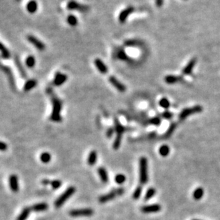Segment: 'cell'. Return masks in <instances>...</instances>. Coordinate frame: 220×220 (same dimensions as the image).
Returning <instances> with one entry per match:
<instances>
[{
	"label": "cell",
	"mask_w": 220,
	"mask_h": 220,
	"mask_svg": "<svg viewBox=\"0 0 220 220\" xmlns=\"http://www.w3.org/2000/svg\"><path fill=\"white\" fill-rule=\"evenodd\" d=\"M162 116L166 119H171V118H172V116H173V114L170 112V111H165L163 113H162Z\"/></svg>",
	"instance_id": "obj_40"
},
{
	"label": "cell",
	"mask_w": 220,
	"mask_h": 220,
	"mask_svg": "<svg viewBox=\"0 0 220 220\" xmlns=\"http://www.w3.org/2000/svg\"><path fill=\"white\" fill-rule=\"evenodd\" d=\"M27 39L29 43L32 44L38 50L44 51L46 49V46L43 43V42H42L40 39L34 37V35H28L27 37Z\"/></svg>",
	"instance_id": "obj_9"
},
{
	"label": "cell",
	"mask_w": 220,
	"mask_h": 220,
	"mask_svg": "<svg viewBox=\"0 0 220 220\" xmlns=\"http://www.w3.org/2000/svg\"><path fill=\"white\" fill-rule=\"evenodd\" d=\"M97 160H98V154H97L96 151L92 150L89 154H88V160H87L88 165L93 166L94 165H96Z\"/></svg>",
	"instance_id": "obj_21"
},
{
	"label": "cell",
	"mask_w": 220,
	"mask_h": 220,
	"mask_svg": "<svg viewBox=\"0 0 220 220\" xmlns=\"http://www.w3.org/2000/svg\"><path fill=\"white\" fill-rule=\"evenodd\" d=\"M115 129L117 132V134H123V132L125 131V128L121 125L118 119H116L115 121Z\"/></svg>",
	"instance_id": "obj_36"
},
{
	"label": "cell",
	"mask_w": 220,
	"mask_h": 220,
	"mask_svg": "<svg viewBox=\"0 0 220 220\" xmlns=\"http://www.w3.org/2000/svg\"><path fill=\"white\" fill-rule=\"evenodd\" d=\"M196 63H197L196 58L192 59V60L188 62V65L185 66V68L183 69V75H190V74L192 73V72L193 68L195 67Z\"/></svg>",
	"instance_id": "obj_17"
},
{
	"label": "cell",
	"mask_w": 220,
	"mask_h": 220,
	"mask_svg": "<svg viewBox=\"0 0 220 220\" xmlns=\"http://www.w3.org/2000/svg\"><path fill=\"white\" fill-rule=\"evenodd\" d=\"M94 65L98 70L99 71L100 73L105 75L108 72V67L106 65V64L103 62L101 59L97 58L94 60Z\"/></svg>",
	"instance_id": "obj_16"
},
{
	"label": "cell",
	"mask_w": 220,
	"mask_h": 220,
	"mask_svg": "<svg viewBox=\"0 0 220 220\" xmlns=\"http://www.w3.org/2000/svg\"><path fill=\"white\" fill-rule=\"evenodd\" d=\"M42 184L44 185V186H47V185H51V181L48 179H44V180H42Z\"/></svg>",
	"instance_id": "obj_43"
},
{
	"label": "cell",
	"mask_w": 220,
	"mask_h": 220,
	"mask_svg": "<svg viewBox=\"0 0 220 220\" xmlns=\"http://www.w3.org/2000/svg\"><path fill=\"white\" fill-rule=\"evenodd\" d=\"M66 22L71 27H75L78 24V19L75 15L70 14L66 18Z\"/></svg>",
	"instance_id": "obj_28"
},
{
	"label": "cell",
	"mask_w": 220,
	"mask_h": 220,
	"mask_svg": "<svg viewBox=\"0 0 220 220\" xmlns=\"http://www.w3.org/2000/svg\"><path fill=\"white\" fill-rule=\"evenodd\" d=\"M159 105H160L161 107L163 108V109H167L170 106V103L167 98L163 97L161 99H160V101H159Z\"/></svg>",
	"instance_id": "obj_33"
},
{
	"label": "cell",
	"mask_w": 220,
	"mask_h": 220,
	"mask_svg": "<svg viewBox=\"0 0 220 220\" xmlns=\"http://www.w3.org/2000/svg\"><path fill=\"white\" fill-rule=\"evenodd\" d=\"M6 149H7V144L1 142V144H0V149L1 150V152H4V151L6 150Z\"/></svg>",
	"instance_id": "obj_42"
},
{
	"label": "cell",
	"mask_w": 220,
	"mask_h": 220,
	"mask_svg": "<svg viewBox=\"0 0 220 220\" xmlns=\"http://www.w3.org/2000/svg\"><path fill=\"white\" fill-rule=\"evenodd\" d=\"M204 195V189L202 187H198L193 192L192 197L195 200H200Z\"/></svg>",
	"instance_id": "obj_25"
},
{
	"label": "cell",
	"mask_w": 220,
	"mask_h": 220,
	"mask_svg": "<svg viewBox=\"0 0 220 220\" xmlns=\"http://www.w3.org/2000/svg\"><path fill=\"white\" fill-rule=\"evenodd\" d=\"M75 192V188L74 187H69L68 188H67L65 190V192L63 194L60 195L58 198L56 199L55 202H54V206L56 208H60L61 207L63 204H64V203L67 200L69 199L72 195Z\"/></svg>",
	"instance_id": "obj_3"
},
{
	"label": "cell",
	"mask_w": 220,
	"mask_h": 220,
	"mask_svg": "<svg viewBox=\"0 0 220 220\" xmlns=\"http://www.w3.org/2000/svg\"><path fill=\"white\" fill-rule=\"evenodd\" d=\"M69 215L73 217H79V216H91L93 214V210L90 208L84 209H72L69 211Z\"/></svg>",
	"instance_id": "obj_7"
},
{
	"label": "cell",
	"mask_w": 220,
	"mask_h": 220,
	"mask_svg": "<svg viewBox=\"0 0 220 220\" xmlns=\"http://www.w3.org/2000/svg\"><path fill=\"white\" fill-rule=\"evenodd\" d=\"M164 0H155V4L157 7H161L163 4Z\"/></svg>",
	"instance_id": "obj_44"
},
{
	"label": "cell",
	"mask_w": 220,
	"mask_h": 220,
	"mask_svg": "<svg viewBox=\"0 0 220 220\" xmlns=\"http://www.w3.org/2000/svg\"><path fill=\"white\" fill-rule=\"evenodd\" d=\"M139 180L141 185H145L148 181L147 160L145 157H141L139 163Z\"/></svg>",
	"instance_id": "obj_2"
},
{
	"label": "cell",
	"mask_w": 220,
	"mask_h": 220,
	"mask_svg": "<svg viewBox=\"0 0 220 220\" xmlns=\"http://www.w3.org/2000/svg\"><path fill=\"white\" fill-rule=\"evenodd\" d=\"M52 104V113L51 114V119L55 122H59L61 121V111L62 104L61 101L56 97H53L51 98Z\"/></svg>",
	"instance_id": "obj_1"
},
{
	"label": "cell",
	"mask_w": 220,
	"mask_h": 220,
	"mask_svg": "<svg viewBox=\"0 0 220 220\" xmlns=\"http://www.w3.org/2000/svg\"><path fill=\"white\" fill-rule=\"evenodd\" d=\"M113 134H114V129L112 127L108 128L107 132H106V136H107V137L111 138L113 136Z\"/></svg>",
	"instance_id": "obj_41"
},
{
	"label": "cell",
	"mask_w": 220,
	"mask_h": 220,
	"mask_svg": "<svg viewBox=\"0 0 220 220\" xmlns=\"http://www.w3.org/2000/svg\"><path fill=\"white\" fill-rule=\"evenodd\" d=\"M51 160V156L49 152H43L40 155V160L44 164H48Z\"/></svg>",
	"instance_id": "obj_32"
},
{
	"label": "cell",
	"mask_w": 220,
	"mask_h": 220,
	"mask_svg": "<svg viewBox=\"0 0 220 220\" xmlns=\"http://www.w3.org/2000/svg\"><path fill=\"white\" fill-rule=\"evenodd\" d=\"M51 186L54 189H57L61 186V182L59 181V180H53V181L51 182Z\"/></svg>",
	"instance_id": "obj_39"
},
{
	"label": "cell",
	"mask_w": 220,
	"mask_h": 220,
	"mask_svg": "<svg viewBox=\"0 0 220 220\" xmlns=\"http://www.w3.org/2000/svg\"><path fill=\"white\" fill-rule=\"evenodd\" d=\"M98 174L103 183H108V181H109V177H108L107 171H106L104 167H99L98 169Z\"/></svg>",
	"instance_id": "obj_18"
},
{
	"label": "cell",
	"mask_w": 220,
	"mask_h": 220,
	"mask_svg": "<svg viewBox=\"0 0 220 220\" xmlns=\"http://www.w3.org/2000/svg\"><path fill=\"white\" fill-rule=\"evenodd\" d=\"M149 123L151 124H152V125L159 126V125H160V124H161V119H160V118H159V117L151 118L150 120H149Z\"/></svg>",
	"instance_id": "obj_38"
},
{
	"label": "cell",
	"mask_w": 220,
	"mask_h": 220,
	"mask_svg": "<svg viewBox=\"0 0 220 220\" xmlns=\"http://www.w3.org/2000/svg\"><path fill=\"white\" fill-rule=\"evenodd\" d=\"M124 193V189L123 187H119V188L114 189L112 191L110 192L109 193L106 194L101 195L98 198V201L101 204H105L108 202L111 201L114 199L115 198L117 197L118 196H121Z\"/></svg>",
	"instance_id": "obj_4"
},
{
	"label": "cell",
	"mask_w": 220,
	"mask_h": 220,
	"mask_svg": "<svg viewBox=\"0 0 220 220\" xmlns=\"http://www.w3.org/2000/svg\"><path fill=\"white\" fill-rule=\"evenodd\" d=\"M202 111V106H200V105H197V106H192V107L186 108V109H183L181 111L179 116V119L180 121H183L186 119L188 116H189L191 114H197V113H200Z\"/></svg>",
	"instance_id": "obj_6"
},
{
	"label": "cell",
	"mask_w": 220,
	"mask_h": 220,
	"mask_svg": "<svg viewBox=\"0 0 220 220\" xmlns=\"http://www.w3.org/2000/svg\"><path fill=\"white\" fill-rule=\"evenodd\" d=\"M126 180V177L123 174H118L115 177V181L118 185H123Z\"/></svg>",
	"instance_id": "obj_35"
},
{
	"label": "cell",
	"mask_w": 220,
	"mask_h": 220,
	"mask_svg": "<svg viewBox=\"0 0 220 220\" xmlns=\"http://www.w3.org/2000/svg\"><path fill=\"white\" fill-rule=\"evenodd\" d=\"M9 185L10 189L13 192H18L19 190V179L16 175H10L9 178Z\"/></svg>",
	"instance_id": "obj_12"
},
{
	"label": "cell",
	"mask_w": 220,
	"mask_h": 220,
	"mask_svg": "<svg viewBox=\"0 0 220 220\" xmlns=\"http://www.w3.org/2000/svg\"><path fill=\"white\" fill-rule=\"evenodd\" d=\"M134 11L135 8L132 6H128V7L126 8L123 10L121 11V12L119 14V16H118V21H119V22L121 23V24H123V23L126 22L129 16L132 13H133Z\"/></svg>",
	"instance_id": "obj_10"
},
{
	"label": "cell",
	"mask_w": 220,
	"mask_h": 220,
	"mask_svg": "<svg viewBox=\"0 0 220 220\" xmlns=\"http://www.w3.org/2000/svg\"><path fill=\"white\" fill-rule=\"evenodd\" d=\"M31 207H25L16 218V220H27L31 212Z\"/></svg>",
	"instance_id": "obj_22"
},
{
	"label": "cell",
	"mask_w": 220,
	"mask_h": 220,
	"mask_svg": "<svg viewBox=\"0 0 220 220\" xmlns=\"http://www.w3.org/2000/svg\"><path fill=\"white\" fill-rule=\"evenodd\" d=\"M37 85V81L35 79H29L24 84V92H29L34 89Z\"/></svg>",
	"instance_id": "obj_23"
},
{
	"label": "cell",
	"mask_w": 220,
	"mask_h": 220,
	"mask_svg": "<svg viewBox=\"0 0 220 220\" xmlns=\"http://www.w3.org/2000/svg\"><path fill=\"white\" fill-rule=\"evenodd\" d=\"M0 49H1V58L4 59V60H9V59L11 57V54H10V52H9V50L6 48L3 43H1V47H0Z\"/></svg>",
	"instance_id": "obj_24"
},
{
	"label": "cell",
	"mask_w": 220,
	"mask_h": 220,
	"mask_svg": "<svg viewBox=\"0 0 220 220\" xmlns=\"http://www.w3.org/2000/svg\"><path fill=\"white\" fill-rule=\"evenodd\" d=\"M48 208H49V205L47 204V203L42 202V203H38V204H34L32 207H31V209H32V211L39 212V211H46V210L48 209Z\"/></svg>",
	"instance_id": "obj_19"
},
{
	"label": "cell",
	"mask_w": 220,
	"mask_h": 220,
	"mask_svg": "<svg viewBox=\"0 0 220 220\" xmlns=\"http://www.w3.org/2000/svg\"><path fill=\"white\" fill-rule=\"evenodd\" d=\"M67 79H68L67 75L61 73V72H56L55 75V77H54L53 84L55 86L60 87L66 82Z\"/></svg>",
	"instance_id": "obj_15"
},
{
	"label": "cell",
	"mask_w": 220,
	"mask_h": 220,
	"mask_svg": "<svg viewBox=\"0 0 220 220\" xmlns=\"http://www.w3.org/2000/svg\"><path fill=\"white\" fill-rule=\"evenodd\" d=\"M155 194H156L155 189L152 188V187H151V188H149L147 190V192H146L144 199H145V201H148V200H150L151 198H152L154 196H155Z\"/></svg>",
	"instance_id": "obj_31"
},
{
	"label": "cell",
	"mask_w": 220,
	"mask_h": 220,
	"mask_svg": "<svg viewBox=\"0 0 220 220\" xmlns=\"http://www.w3.org/2000/svg\"><path fill=\"white\" fill-rule=\"evenodd\" d=\"M25 64L27 65V67H29V68H33V67L35 66L36 64L35 57L32 55L28 56L25 60Z\"/></svg>",
	"instance_id": "obj_29"
},
{
	"label": "cell",
	"mask_w": 220,
	"mask_h": 220,
	"mask_svg": "<svg viewBox=\"0 0 220 220\" xmlns=\"http://www.w3.org/2000/svg\"><path fill=\"white\" fill-rule=\"evenodd\" d=\"M164 80L168 84H173L177 83L180 80V78L178 77L174 76V75H167L165 77Z\"/></svg>",
	"instance_id": "obj_27"
},
{
	"label": "cell",
	"mask_w": 220,
	"mask_h": 220,
	"mask_svg": "<svg viewBox=\"0 0 220 220\" xmlns=\"http://www.w3.org/2000/svg\"><path fill=\"white\" fill-rule=\"evenodd\" d=\"M159 153H160L162 157H167V156L170 154V147L167 145H165V144L162 145L161 147H160V149H159Z\"/></svg>",
	"instance_id": "obj_30"
},
{
	"label": "cell",
	"mask_w": 220,
	"mask_h": 220,
	"mask_svg": "<svg viewBox=\"0 0 220 220\" xmlns=\"http://www.w3.org/2000/svg\"><path fill=\"white\" fill-rule=\"evenodd\" d=\"M108 81L120 92H124L126 91V87L114 76H111L108 78Z\"/></svg>",
	"instance_id": "obj_11"
},
{
	"label": "cell",
	"mask_w": 220,
	"mask_h": 220,
	"mask_svg": "<svg viewBox=\"0 0 220 220\" xmlns=\"http://www.w3.org/2000/svg\"><path fill=\"white\" fill-rule=\"evenodd\" d=\"M66 7L68 10H75L80 12H87L90 9L89 6L78 3L74 0H71L68 1Z\"/></svg>",
	"instance_id": "obj_5"
},
{
	"label": "cell",
	"mask_w": 220,
	"mask_h": 220,
	"mask_svg": "<svg viewBox=\"0 0 220 220\" xmlns=\"http://www.w3.org/2000/svg\"><path fill=\"white\" fill-rule=\"evenodd\" d=\"M1 70H2L3 72L5 74V75L7 77L8 82H9V85H10L11 89L13 90H15L16 89V83H15V79H14V74H13L12 71L9 67L6 66V65H1Z\"/></svg>",
	"instance_id": "obj_8"
},
{
	"label": "cell",
	"mask_w": 220,
	"mask_h": 220,
	"mask_svg": "<svg viewBox=\"0 0 220 220\" xmlns=\"http://www.w3.org/2000/svg\"><path fill=\"white\" fill-rule=\"evenodd\" d=\"M193 220H198V219H193Z\"/></svg>",
	"instance_id": "obj_45"
},
{
	"label": "cell",
	"mask_w": 220,
	"mask_h": 220,
	"mask_svg": "<svg viewBox=\"0 0 220 220\" xmlns=\"http://www.w3.org/2000/svg\"><path fill=\"white\" fill-rule=\"evenodd\" d=\"M176 127H177L176 123H172V124H170V127H169L168 129L167 130V132L165 133V137H170V136L172 135V133H173L174 131H175V128H176Z\"/></svg>",
	"instance_id": "obj_37"
},
{
	"label": "cell",
	"mask_w": 220,
	"mask_h": 220,
	"mask_svg": "<svg viewBox=\"0 0 220 220\" xmlns=\"http://www.w3.org/2000/svg\"><path fill=\"white\" fill-rule=\"evenodd\" d=\"M142 186H140L137 187V188L135 189L134 192L133 194V198L134 199L137 200L141 196V194H142Z\"/></svg>",
	"instance_id": "obj_34"
},
{
	"label": "cell",
	"mask_w": 220,
	"mask_h": 220,
	"mask_svg": "<svg viewBox=\"0 0 220 220\" xmlns=\"http://www.w3.org/2000/svg\"><path fill=\"white\" fill-rule=\"evenodd\" d=\"M14 64H15L16 69H17L18 71H19L21 77H22L23 79L27 78V72H26V70H25V69H24V67H23L19 56H17L16 55H14Z\"/></svg>",
	"instance_id": "obj_14"
},
{
	"label": "cell",
	"mask_w": 220,
	"mask_h": 220,
	"mask_svg": "<svg viewBox=\"0 0 220 220\" xmlns=\"http://www.w3.org/2000/svg\"><path fill=\"white\" fill-rule=\"evenodd\" d=\"M38 9V4L36 0H30L27 4V10L30 14H34Z\"/></svg>",
	"instance_id": "obj_20"
},
{
	"label": "cell",
	"mask_w": 220,
	"mask_h": 220,
	"mask_svg": "<svg viewBox=\"0 0 220 220\" xmlns=\"http://www.w3.org/2000/svg\"><path fill=\"white\" fill-rule=\"evenodd\" d=\"M161 210V206L157 204H154L150 205H145L141 207V211L145 214H148V213H155L158 212Z\"/></svg>",
	"instance_id": "obj_13"
},
{
	"label": "cell",
	"mask_w": 220,
	"mask_h": 220,
	"mask_svg": "<svg viewBox=\"0 0 220 220\" xmlns=\"http://www.w3.org/2000/svg\"><path fill=\"white\" fill-rule=\"evenodd\" d=\"M122 135L123 134H117V136H116L113 144V148L115 150H118L121 147V142H122Z\"/></svg>",
	"instance_id": "obj_26"
}]
</instances>
